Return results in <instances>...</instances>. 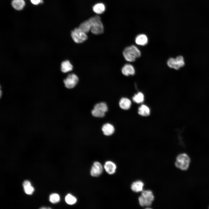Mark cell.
I'll list each match as a JSON object with an SVG mask.
<instances>
[{"mask_svg":"<svg viewBox=\"0 0 209 209\" xmlns=\"http://www.w3.org/2000/svg\"><path fill=\"white\" fill-rule=\"evenodd\" d=\"M88 19L91 28V31L92 33L99 35L103 33V25L99 16L92 17Z\"/></svg>","mask_w":209,"mask_h":209,"instance_id":"cell-2","label":"cell"},{"mask_svg":"<svg viewBox=\"0 0 209 209\" xmlns=\"http://www.w3.org/2000/svg\"><path fill=\"white\" fill-rule=\"evenodd\" d=\"M154 199V197L152 191L149 190H143L141 195L138 198L139 205L142 207H149L152 204Z\"/></svg>","mask_w":209,"mask_h":209,"instance_id":"cell-3","label":"cell"},{"mask_svg":"<svg viewBox=\"0 0 209 209\" xmlns=\"http://www.w3.org/2000/svg\"><path fill=\"white\" fill-rule=\"evenodd\" d=\"M122 73L125 76L133 75L135 73V70L133 66L130 64H126L122 67Z\"/></svg>","mask_w":209,"mask_h":209,"instance_id":"cell-12","label":"cell"},{"mask_svg":"<svg viewBox=\"0 0 209 209\" xmlns=\"http://www.w3.org/2000/svg\"><path fill=\"white\" fill-rule=\"evenodd\" d=\"M103 170L102 166L100 163L98 162H95L91 168V174L93 176H98L102 173Z\"/></svg>","mask_w":209,"mask_h":209,"instance_id":"cell-9","label":"cell"},{"mask_svg":"<svg viewBox=\"0 0 209 209\" xmlns=\"http://www.w3.org/2000/svg\"><path fill=\"white\" fill-rule=\"evenodd\" d=\"M144 185V183L143 181L137 180L132 183L131 185V189L135 192H142L143 190Z\"/></svg>","mask_w":209,"mask_h":209,"instance_id":"cell-10","label":"cell"},{"mask_svg":"<svg viewBox=\"0 0 209 209\" xmlns=\"http://www.w3.org/2000/svg\"><path fill=\"white\" fill-rule=\"evenodd\" d=\"M24 192L28 194H31L34 191V188L31 184L23 187Z\"/></svg>","mask_w":209,"mask_h":209,"instance_id":"cell-23","label":"cell"},{"mask_svg":"<svg viewBox=\"0 0 209 209\" xmlns=\"http://www.w3.org/2000/svg\"><path fill=\"white\" fill-rule=\"evenodd\" d=\"M107 110L108 107L106 104L104 102H101L95 105L91 111V113L94 117L101 118L105 116V113Z\"/></svg>","mask_w":209,"mask_h":209,"instance_id":"cell-6","label":"cell"},{"mask_svg":"<svg viewBox=\"0 0 209 209\" xmlns=\"http://www.w3.org/2000/svg\"><path fill=\"white\" fill-rule=\"evenodd\" d=\"M65 200L67 204L72 205L75 204L77 200L75 197L70 194H69L65 197Z\"/></svg>","mask_w":209,"mask_h":209,"instance_id":"cell-20","label":"cell"},{"mask_svg":"<svg viewBox=\"0 0 209 209\" xmlns=\"http://www.w3.org/2000/svg\"><path fill=\"white\" fill-rule=\"evenodd\" d=\"M73 66L69 61L66 60L63 62L61 64V70L62 72L66 73L72 71Z\"/></svg>","mask_w":209,"mask_h":209,"instance_id":"cell-17","label":"cell"},{"mask_svg":"<svg viewBox=\"0 0 209 209\" xmlns=\"http://www.w3.org/2000/svg\"><path fill=\"white\" fill-rule=\"evenodd\" d=\"M11 4L14 9L18 10L22 9L25 5L24 0H13Z\"/></svg>","mask_w":209,"mask_h":209,"instance_id":"cell-18","label":"cell"},{"mask_svg":"<svg viewBox=\"0 0 209 209\" xmlns=\"http://www.w3.org/2000/svg\"><path fill=\"white\" fill-rule=\"evenodd\" d=\"M135 41L137 44L143 46L147 44L148 38L145 35L143 34H140L136 37Z\"/></svg>","mask_w":209,"mask_h":209,"instance_id":"cell-15","label":"cell"},{"mask_svg":"<svg viewBox=\"0 0 209 209\" xmlns=\"http://www.w3.org/2000/svg\"><path fill=\"white\" fill-rule=\"evenodd\" d=\"M106 171L109 174H114L116 169V166L113 162L111 161H106L104 165Z\"/></svg>","mask_w":209,"mask_h":209,"instance_id":"cell-11","label":"cell"},{"mask_svg":"<svg viewBox=\"0 0 209 209\" xmlns=\"http://www.w3.org/2000/svg\"><path fill=\"white\" fill-rule=\"evenodd\" d=\"M138 114L143 116H147L150 114L149 108L145 105H142L138 108Z\"/></svg>","mask_w":209,"mask_h":209,"instance_id":"cell-19","label":"cell"},{"mask_svg":"<svg viewBox=\"0 0 209 209\" xmlns=\"http://www.w3.org/2000/svg\"><path fill=\"white\" fill-rule=\"evenodd\" d=\"M102 130L105 135L109 136L114 133L115 129L112 125L110 123H107L103 125L102 127Z\"/></svg>","mask_w":209,"mask_h":209,"instance_id":"cell-13","label":"cell"},{"mask_svg":"<svg viewBox=\"0 0 209 209\" xmlns=\"http://www.w3.org/2000/svg\"><path fill=\"white\" fill-rule=\"evenodd\" d=\"M71 37L75 42L77 43H81L87 39V33L79 27L75 28L71 33Z\"/></svg>","mask_w":209,"mask_h":209,"instance_id":"cell-5","label":"cell"},{"mask_svg":"<svg viewBox=\"0 0 209 209\" xmlns=\"http://www.w3.org/2000/svg\"><path fill=\"white\" fill-rule=\"evenodd\" d=\"M106 7L102 3H99L95 4L93 7V10L96 14H101L105 12Z\"/></svg>","mask_w":209,"mask_h":209,"instance_id":"cell-14","label":"cell"},{"mask_svg":"<svg viewBox=\"0 0 209 209\" xmlns=\"http://www.w3.org/2000/svg\"><path fill=\"white\" fill-rule=\"evenodd\" d=\"M78 81V76L74 74L71 73L68 75L63 82L66 87L68 89H72L76 86Z\"/></svg>","mask_w":209,"mask_h":209,"instance_id":"cell-8","label":"cell"},{"mask_svg":"<svg viewBox=\"0 0 209 209\" xmlns=\"http://www.w3.org/2000/svg\"><path fill=\"white\" fill-rule=\"evenodd\" d=\"M41 0H30L31 3L34 5H37L40 3Z\"/></svg>","mask_w":209,"mask_h":209,"instance_id":"cell-24","label":"cell"},{"mask_svg":"<svg viewBox=\"0 0 209 209\" xmlns=\"http://www.w3.org/2000/svg\"><path fill=\"white\" fill-rule=\"evenodd\" d=\"M60 200L59 195L56 193H53L50 195L49 201L52 203H56L59 202Z\"/></svg>","mask_w":209,"mask_h":209,"instance_id":"cell-22","label":"cell"},{"mask_svg":"<svg viewBox=\"0 0 209 209\" xmlns=\"http://www.w3.org/2000/svg\"><path fill=\"white\" fill-rule=\"evenodd\" d=\"M123 55L126 61L133 62L136 58L140 56L141 52L136 46L131 45L125 48L123 52Z\"/></svg>","mask_w":209,"mask_h":209,"instance_id":"cell-1","label":"cell"},{"mask_svg":"<svg viewBox=\"0 0 209 209\" xmlns=\"http://www.w3.org/2000/svg\"><path fill=\"white\" fill-rule=\"evenodd\" d=\"M131 105V101L127 98H122L119 102V105L120 107L122 109L124 110L129 109Z\"/></svg>","mask_w":209,"mask_h":209,"instance_id":"cell-16","label":"cell"},{"mask_svg":"<svg viewBox=\"0 0 209 209\" xmlns=\"http://www.w3.org/2000/svg\"><path fill=\"white\" fill-rule=\"evenodd\" d=\"M167 64L170 68L178 70L183 67L185 64L183 57L181 55L177 56L176 58L171 57L167 60Z\"/></svg>","mask_w":209,"mask_h":209,"instance_id":"cell-7","label":"cell"},{"mask_svg":"<svg viewBox=\"0 0 209 209\" xmlns=\"http://www.w3.org/2000/svg\"><path fill=\"white\" fill-rule=\"evenodd\" d=\"M133 100L136 103H142L144 100V96L142 93L139 92L134 96L133 98Z\"/></svg>","mask_w":209,"mask_h":209,"instance_id":"cell-21","label":"cell"},{"mask_svg":"<svg viewBox=\"0 0 209 209\" xmlns=\"http://www.w3.org/2000/svg\"><path fill=\"white\" fill-rule=\"evenodd\" d=\"M190 161V158L187 154H181L177 156L175 165L177 168L183 170H186L188 168Z\"/></svg>","mask_w":209,"mask_h":209,"instance_id":"cell-4","label":"cell"}]
</instances>
